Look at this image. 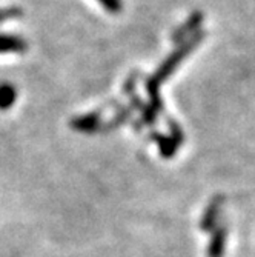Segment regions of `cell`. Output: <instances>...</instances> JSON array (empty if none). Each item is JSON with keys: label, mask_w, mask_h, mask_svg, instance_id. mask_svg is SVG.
I'll return each instance as SVG.
<instances>
[{"label": "cell", "mask_w": 255, "mask_h": 257, "mask_svg": "<svg viewBox=\"0 0 255 257\" xmlns=\"http://www.w3.org/2000/svg\"><path fill=\"white\" fill-rule=\"evenodd\" d=\"M99 2L111 14H117L123 8V2H122V0H99Z\"/></svg>", "instance_id": "8fae6325"}, {"label": "cell", "mask_w": 255, "mask_h": 257, "mask_svg": "<svg viewBox=\"0 0 255 257\" xmlns=\"http://www.w3.org/2000/svg\"><path fill=\"white\" fill-rule=\"evenodd\" d=\"M103 120H102V111H92L89 114L79 115L71 120V128L80 131V133H96L97 130H102Z\"/></svg>", "instance_id": "3957f363"}, {"label": "cell", "mask_w": 255, "mask_h": 257, "mask_svg": "<svg viewBox=\"0 0 255 257\" xmlns=\"http://www.w3.org/2000/svg\"><path fill=\"white\" fill-rule=\"evenodd\" d=\"M138 77H140V74H138V73H135V74L132 73V74L129 76V79L126 80V83H125V86H123V92H125V94H128V96L134 94Z\"/></svg>", "instance_id": "4fadbf2b"}, {"label": "cell", "mask_w": 255, "mask_h": 257, "mask_svg": "<svg viewBox=\"0 0 255 257\" xmlns=\"http://www.w3.org/2000/svg\"><path fill=\"white\" fill-rule=\"evenodd\" d=\"M28 43L17 37V36H7L0 34V53H23L27 51Z\"/></svg>", "instance_id": "8992f818"}, {"label": "cell", "mask_w": 255, "mask_h": 257, "mask_svg": "<svg viewBox=\"0 0 255 257\" xmlns=\"http://www.w3.org/2000/svg\"><path fill=\"white\" fill-rule=\"evenodd\" d=\"M168 128H169V137L174 140V142L180 147L181 144H184V133L181 130V126L172 119L168 117Z\"/></svg>", "instance_id": "30bf717a"}, {"label": "cell", "mask_w": 255, "mask_h": 257, "mask_svg": "<svg viewBox=\"0 0 255 257\" xmlns=\"http://www.w3.org/2000/svg\"><path fill=\"white\" fill-rule=\"evenodd\" d=\"M22 14H23L22 10L17 8V7H13V8H2V10H0V23H4V22H7V20H10V19H17V17H20Z\"/></svg>", "instance_id": "7c38bea8"}, {"label": "cell", "mask_w": 255, "mask_h": 257, "mask_svg": "<svg viewBox=\"0 0 255 257\" xmlns=\"http://www.w3.org/2000/svg\"><path fill=\"white\" fill-rule=\"evenodd\" d=\"M203 39H204V33L198 31L195 36H192L186 42L180 43L177 48L174 50V53L171 56H168V59L163 63H161L158 66L157 71L146 80V91H148V94H149V105L158 114L163 112V100H161V97H160V86H161V83H163L169 76L174 74L177 66L197 48Z\"/></svg>", "instance_id": "6da1fadb"}, {"label": "cell", "mask_w": 255, "mask_h": 257, "mask_svg": "<svg viewBox=\"0 0 255 257\" xmlns=\"http://www.w3.org/2000/svg\"><path fill=\"white\" fill-rule=\"evenodd\" d=\"M203 13L201 11H194L186 20H184L181 25L172 33V42L180 45L183 42H186L188 39H191L192 36H195L200 31V27L203 23Z\"/></svg>", "instance_id": "7a4b0ae2"}, {"label": "cell", "mask_w": 255, "mask_h": 257, "mask_svg": "<svg viewBox=\"0 0 255 257\" xmlns=\"http://www.w3.org/2000/svg\"><path fill=\"white\" fill-rule=\"evenodd\" d=\"M226 228L224 226H218L215 228V231L212 232V237L209 242V246H207V257H223L224 254V248H226Z\"/></svg>", "instance_id": "5b68a950"}, {"label": "cell", "mask_w": 255, "mask_h": 257, "mask_svg": "<svg viewBox=\"0 0 255 257\" xmlns=\"http://www.w3.org/2000/svg\"><path fill=\"white\" fill-rule=\"evenodd\" d=\"M221 203H223V197L217 196L211 200V203L207 205V208L204 209L203 213V217H201V222H200V228L207 232L211 231L215 223H217V217H218V213H220V208H221Z\"/></svg>", "instance_id": "277c9868"}, {"label": "cell", "mask_w": 255, "mask_h": 257, "mask_svg": "<svg viewBox=\"0 0 255 257\" xmlns=\"http://www.w3.org/2000/svg\"><path fill=\"white\" fill-rule=\"evenodd\" d=\"M132 111H134V108H132L131 105H129V106H119V108H117V112H115L114 117H112L109 122H106V123L102 125V130L108 131V130H115V128H119V126L125 125V123L131 119Z\"/></svg>", "instance_id": "ba28073f"}, {"label": "cell", "mask_w": 255, "mask_h": 257, "mask_svg": "<svg viewBox=\"0 0 255 257\" xmlns=\"http://www.w3.org/2000/svg\"><path fill=\"white\" fill-rule=\"evenodd\" d=\"M151 137L155 140V144L158 145V150L161 153V156H163L165 159H171L174 157V154L177 153L178 150V145L174 142V140L169 137V136H163V134H160V133H152Z\"/></svg>", "instance_id": "52a82bcc"}, {"label": "cell", "mask_w": 255, "mask_h": 257, "mask_svg": "<svg viewBox=\"0 0 255 257\" xmlns=\"http://www.w3.org/2000/svg\"><path fill=\"white\" fill-rule=\"evenodd\" d=\"M17 99V91L13 85L4 83L0 85V109H8L14 105Z\"/></svg>", "instance_id": "9c48e42d"}]
</instances>
